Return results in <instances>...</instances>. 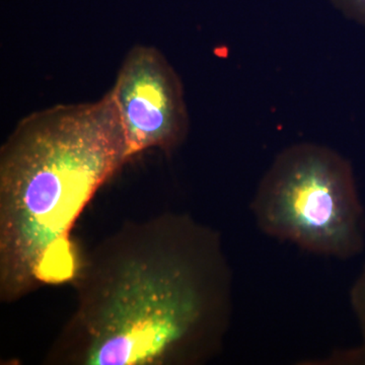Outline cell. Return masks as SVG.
<instances>
[{
	"label": "cell",
	"instance_id": "6da1fadb",
	"mask_svg": "<svg viewBox=\"0 0 365 365\" xmlns=\"http://www.w3.org/2000/svg\"><path fill=\"white\" fill-rule=\"evenodd\" d=\"M54 365H201L222 350L232 273L215 230L184 213L126 223L78 255Z\"/></svg>",
	"mask_w": 365,
	"mask_h": 365
},
{
	"label": "cell",
	"instance_id": "7a4b0ae2",
	"mask_svg": "<svg viewBox=\"0 0 365 365\" xmlns=\"http://www.w3.org/2000/svg\"><path fill=\"white\" fill-rule=\"evenodd\" d=\"M111 93L24 118L0 151V299L71 282L73 227L130 160Z\"/></svg>",
	"mask_w": 365,
	"mask_h": 365
},
{
	"label": "cell",
	"instance_id": "3957f363",
	"mask_svg": "<svg viewBox=\"0 0 365 365\" xmlns=\"http://www.w3.org/2000/svg\"><path fill=\"white\" fill-rule=\"evenodd\" d=\"M251 209L262 232L309 253L349 260L365 248V211L351 163L326 146L304 143L281 151Z\"/></svg>",
	"mask_w": 365,
	"mask_h": 365
},
{
	"label": "cell",
	"instance_id": "277c9868",
	"mask_svg": "<svg viewBox=\"0 0 365 365\" xmlns=\"http://www.w3.org/2000/svg\"><path fill=\"white\" fill-rule=\"evenodd\" d=\"M110 93L131 158L151 148L169 153L184 141L189 121L182 83L160 50L134 47Z\"/></svg>",
	"mask_w": 365,
	"mask_h": 365
},
{
	"label": "cell",
	"instance_id": "5b68a950",
	"mask_svg": "<svg viewBox=\"0 0 365 365\" xmlns=\"http://www.w3.org/2000/svg\"><path fill=\"white\" fill-rule=\"evenodd\" d=\"M349 299L361 336V344L357 348L356 356L353 359L364 361L365 364V265L353 283Z\"/></svg>",
	"mask_w": 365,
	"mask_h": 365
},
{
	"label": "cell",
	"instance_id": "8992f818",
	"mask_svg": "<svg viewBox=\"0 0 365 365\" xmlns=\"http://www.w3.org/2000/svg\"><path fill=\"white\" fill-rule=\"evenodd\" d=\"M347 18L365 26V0H332Z\"/></svg>",
	"mask_w": 365,
	"mask_h": 365
}]
</instances>
